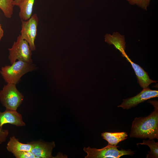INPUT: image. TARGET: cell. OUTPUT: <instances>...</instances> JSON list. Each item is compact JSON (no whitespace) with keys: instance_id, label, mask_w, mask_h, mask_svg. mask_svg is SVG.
Listing matches in <instances>:
<instances>
[{"instance_id":"6da1fadb","label":"cell","mask_w":158,"mask_h":158,"mask_svg":"<svg viewBox=\"0 0 158 158\" xmlns=\"http://www.w3.org/2000/svg\"><path fill=\"white\" fill-rule=\"evenodd\" d=\"M154 107V110L146 116L135 117L133 121L130 137L152 140L158 139L157 101H149Z\"/></svg>"},{"instance_id":"7a4b0ae2","label":"cell","mask_w":158,"mask_h":158,"mask_svg":"<svg viewBox=\"0 0 158 158\" xmlns=\"http://www.w3.org/2000/svg\"><path fill=\"white\" fill-rule=\"evenodd\" d=\"M36 68L32 62L18 60L11 65H5L2 67L0 73L7 83L16 84L23 75L35 70Z\"/></svg>"},{"instance_id":"3957f363","label":"cell","mask_w":158,"mask_h":158,"mask_svg":"<svg viewBox=\"0 0 158 158\" xmlns=\"http://www.w3.org/2000/svg\"><path fill=\"white\" fill-rule=\"evenodd\" d=\"M24 97L14 84L7 83L0 91V101L6 110H17Z\"/></svg>"},{"instance_id":"277c9868","label":"cell","mask_w":158,"mask_h":158,"mask_svg":"<svg viewBox=\"0 0 158 158\" xmlns=\"http://www.w3.org/2000/svg\"><path fill=\"white\" fill-rule=\"evenodd\" d=\"M119 146L108 144L106 146L101 149L91 148L90 147H84L83 150L87 153L85 158H119L125 155L133 156L135 153L130 149L127 150L117 148Z\"/></svg>"},{"instance_id":"5b68a950","label":"cell","mask_w":158,"mask_h":158,"mask_svg":"<svg viewBox=\"0 0 158 158\" xmlns=\"http://www.w3.org/2000/svg\"><path fill=\"white\" fill-rule=\"evenodd\" d=\"M8 59L12 64L17 60L28 62H32V53L28 43L23 39L20 35L11 48L8 49Z\"/></svg>"},{"instance_id":"8992f818","label":"cell","mask_w":158,"mask_h":158,"mask_svg":"<svg viewBox=\"0 0 158 158\" xmlns=\"http://www.w3.org/2000/svg\"><path fill=\"white\" fill-rule=\"evenodd\" d=\"M21 29L20 35L21 38L28 43L32 51L35 50V41L37 35L38 18L36 13L32 15L26 20H21Z\"/></svg>"},{"instance_id":"52a82bcc","label":"cell","mask_w":158,"mask_h":158,"mask_svg":"<svg viewBox=\"0 0 158 158\" xmlns=\"http://www.w3.org/2000/svg\"><path fill=\"white\" fill-rule=\"evenodd\" d=\"M158 96V90H151L147 87L143 89L140 93L134 97L123 99L121 104L118 106L117 107L128 109L148 99Z\"/></svg>"},{"instance_id":"ba28073f","label":"cell","mask_w":158,"mask_h":158,"mask_svg":"<svg viewBox=\"0 0 158 158\" xmlns=\"http://www.w3.org/2000/svg\"><path fill=\"white\" fill-rule=\"evenodd\" d=\"M31 143L32 147L31 151L37 158H57V156L54 157L52 155V149L55 147L54 142H45L37 141Z\"/></svg>"},{"instance_id":"9c48e42d","label":"cell","mask_w":158,"mask_h":158,"mask_svg":"<svg viewBox=\"0 0 158 158\" xmlns=\"http://www.w3.org/2000/svg\"><path fill=\"white\" fill-rule=\"evenodd\" d=\"M9 123L17 127L25 126V124L21 114L17 110H6L3 112L0 111V128L3 126Z\"/></svg>"},{"instance_id":"30bf717a","label":"cell","mask_w":158,"mask_h":158,"mask_svg":"<svg viewBox=\"0 0 158 158\" xmlns=\"http://www.w3.org/2000/svg\"><path fill=\"white\" fill-rule=\"evenodd\" d=\"M127 61L131 64L136 75L138 83L143 89L148 87L152 83H156L157 81L151 79L148 73L139 65L132 61L127 55L125 57Z\"/></svg>"},{"instance_id":"8fae6325","label":"cell","mask_w":158,"mask_h":158,"mask_svg":"<svg viewBox=\"0 0 158 158\" xmlns=\"http://www.w3.org/2000/svg\"><path fill=\"white\" fill-rule=\"evenodd\" d=\"M104 37L105 41L110 45H113L122 54V56L125 57L127 55L125 52L126 43L123 35L116 32L112 35L107 34Z\"/></svg>"},{"instance_id":"7c38bea8","label":"cell","mask_w":158,"mask_h":158,"mask_svg":"<svg viewBox=\"0 0 158 158\" xmlns=\"http://www.w3.org/2000/svg\"><path fill=\"white\" fill-rule=\"evenodd\" d=\"M32 147V145L31 142L23 143L19 142V139L14 136H13L9 138L7 145L6 149L8 152L13 154L20 151H30Z\"/></svg>"},{"instance_id":"4fadbf2b","label":"cell","mask_w":158,"mask_h":158,"mask_svg":"<svg viewBox=\"0 0 158 158\" xmlns=\"http://www.w3.org/2000/svg\"><path fill=\"white\" fill-rule=\"evenodd\" d=\"M35 0H23L19 6V16L21 20H26L32 16Z\"/></svg>"},{"instance_id":"5bb4252c","label":"cell","mask_w":158,"mask_h":158,"mask_svg":"<svg viewBox=\"0 0 158 158\" xmlns=\"http://www.w3.org/2000/svg\"><path fill=\"white\" fill-rule=\"evenodd\" d=\"M102 138L108 142V144L116 146L120 142L127 138V133L124 132L111 133L105 132L102 133Z\"/></svg>"},{"instance_id":"9a60e30c","label":"cell","mask_w":158,"mask_h":158,"mask_svg":"<svg viewBox=\"0 0 158 158\" xmlns=\"http://www.w3.org/2000/svg\"><path fill=\"white\" fill-rule=\"evenodd\" d=\"M139 144L145 145L148 146L150 151H148L147 154L146 158H158V142H156L153 139H149L147 140H143L142 143H138L137 145Z\"/></svg>"},{"instance_id":"2e32d148","label":"cell","mask_w":158,"mask_h":158,"mask_svg":"<svg viewBox=\"0 0 158 158\" xmlns=\"http://www.w3.org/2000/svg\"><path fill=\"white\" fill-rule=\"evenodd\" d=\"M14 0H0V9L2 11L5 17L8 18H11L13 14Z\"/></svg>"},{"instance_id":"e0dca14e","label":"cell","mask_w":158,"mask_h":158,"mask_svg":"<svg viewBox=\"0 0 158 158\" xmlns=\"http://www.w3.org/2000/svg\"><path fill=\"white\" fill-rule=\"evenodd\" d=\"M130 5H136L144 10H147L151 0H126Z\"/></svg>"},{"instance_id":"ac0fdd59","label":"cell","mask_w":158,"mask_h":158,"mask_svg":"<svg viewBox=\"0 0 158 158\" xmlns=\"http://www.w3.org/2000/svg\"><path fill=\"white\" fill-rule=\"evenodd\" d=\"M13 154L16 158H37L31 151H20Z\"/></svg>"},{"instance_id":"d6986e66","label":"cell","mask_w":158,"mask_h":158,"mask_svg":"<svg viewBox=\"0 0 158 158\" xmlns=\"http://www.w3.org/2000/svg\"><path fill=\"white\" fill-rule=\"evenodd\" d=\"M8 134V130L0 128V145L6 141Z\"/></svg>"},{"instance_id":"ffe728a7","label":"cell","mask_w":158,"mask_h":158,"mask_svg":"<svg viewBox=\"0 0 158 158\" xmlns=\"http://www.w3.org/2000/svg\"><path fill=\"white\" fill-rule=\"evenodd\" d=\"M23 0H14L13 3V5L14 6H18Z\"/></svg>"},{"instance_id":"44dd1931","label":"cell","mask_w":158,"mask_h":158,"mask_svg":"<svg viewBox=\"0 0 158 158\" xmlns=\"http://www.w3.org/2000/svg\"><path fill=\"white\" fill-rule=\"evenodd\" d=\"M4 32L0 24V41L4 36Z\"/></svg>"}]
</instances>
